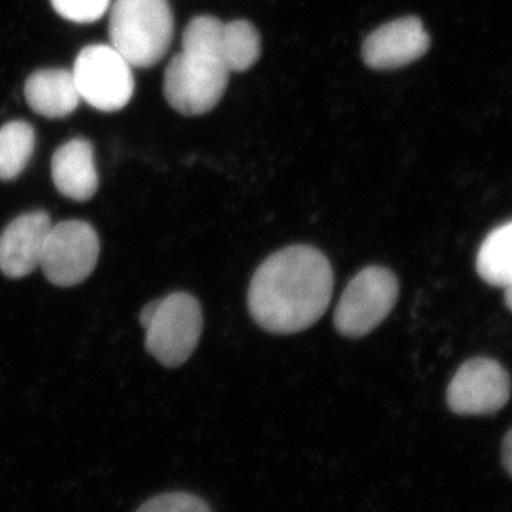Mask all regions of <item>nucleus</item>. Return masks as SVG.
I'll return each mask as SVG.
<instances>
[{
	"label": "nucleus",
	"instance_id": "ddd939ff",
	"mask_svg": "<svg viewBox=\"0 0 512 512\" xmlns=\"http://www.w3.org/2000/svg\"><path fill=\"white\" fill-rule=\"evenodd\" d=\"M477 272L487 284L507 288L512 284V221L490 232L477 255Z\"/></svg>",
	"mask_w": 512,
	"mask_h": 512
},
{
	"label": "nucleus",
	"instance_id": "6e6552de",
	"mask_svg": "<svg viewBox=\"0 0 512 512\" xmlns=\"http://www.w3.org/2000/svg\"><path fill=\"white\" fill-rule=\"evenodd\" d=\"M511 397V379L503 365L487 357L468 360L448 384L447 404L460 416L500 412Z\"/></svg>",
	"mask_w": 512,
	"mask_h": 512
},
{
	"label": "nucleus",
	"instance_id": "dca6fc26",
	"mask_svg": "<svg viewBox=\"0 0 512 512\" xmlns=\"http://www.w3.org/2000/svg\"><path fill=\"white\" fill-rule=\"evenodd\" d=\"M62 18L74 23H94L106 15L111 0H50Z\"/></svg>",
	"mask_w": 512,
	"mask_h": 512
},
{
	"label": "nucleus",
	"instance_id": "f3484780",
	"mask_svg": "<svg viewBox=\"0 0 512 512\" xmlns=\"http://www.w3.org/2000/svg\"><path fill=\"white\" fill-rule=\"evenodd\" d=\"M503 464L507 473L512 477V429L508 431L503 443Z\"/></svg>",
	"mask_w": 512,
	"mask_h": 512
},
{
	"label": "nucleus",
	"instance_id": "9d476101",
	"mask_svg": "<svg viewBox=\"0 0 512 512\" xmlns=\"http://www.w3.org/2000/svg\"><path fill=\"white\" fill-rule=\"evenodd\" d=\"M52 218L46 211L19 215L0 234V271L10 279L32 274L40 265Z\"/></svg>",
	"mask_w": 512,
	"mask_h": 512
},
{
	"label": "nucleus",
	"instance_id": "9b49d317",
	"mask_svg": "<svg viewBox=\"0 0 512 512\" xmlns=\"http://www.w3.org/2000/svg\"><path fill=\"white\" fill-rule=\"evenodd\" d=\"M52 178L64 197L79 202L92 200L99 190L92 143L73 138L57 148L52 158Z\"/></svg>",
	"mask_w": 512,
	"mask_h": 512
},
{
	"label": "nucleus",
	"instance_id": "423d86ee",
	"mask_svg": "<svg viewBox=\"0 0 512 512\" xmlns=\"http://www.w3.org/2000/svg\"><path fill=\"white\" fill-rule=\"evenodd\" d=\"M133 66L111 45H90L72 70L80 99L104 113L124 109L133 97Z\"/></svg>",
	"mask_w": 512,
	"mask_h": 512
},
{
	"label": "nucleus",
	"instance_id": "7ed1b4c3",
	"mask_svg": "<svg viewBox=\"0 0 512 512\" xmlns=\"http://www.w3.org/2000/svg\"><path fill=\"white\" fill-rule=\"evenodd\" d=\"M109 33L111 46L131 66L147 69L173 42V10L168 0H114Z\"/></svg>",
	"mask_w": 512,
	"mask_h": 512
},
{
	"label": "nucleus",
	"instance_id": "39448f33",
	"mask_svg": "<svg viewBox=\"0 0 512 512\" xmlns=\"http://www.w3.org/2000/svg\"><path fill=\"white\" fill-rule=\"evenodd\" d=\"M399 298V281L384 266H367L346 286L336 306L335 326L346 338H362L389 316Z\"/></svg>",
	"mask_w": 512,
	"mask_h": 512
},
{
	"label": "nucleus",
	"instance_id": "4468645a",
	"mask_svg": "<svg viewBox=\"0 0 512 512\" xmlns=\"http://www.w3.org/2000/svg\"><path fill=\"white\" fill-rule=\"evenodd\" d=\"M36 133L28 121L16 120L0 128V180L22 174L35 153Z\"/></svg>",
	"mask_w": 512,
	"mask_h": 512
},
{
	"label": "nucleus",
	"instance_id": "20e7f679",
	"mask_svg": "<svg viewBox=\"0 0 512 512\" xmlns=\"http://www.w3.org/2000/svg\"><path fill=\"white\" fill-rule=\"evenodd\" d=\"M140 323L146 330V349L165 367H178L190 359L200 342V302L185 292H174L144 306Z\"/></svg>",
	"mask_w": 512,
	"mask_h": 512
},
{
	"label": "nucleus",
	"instance_id": "f8f14e48",
	"mask_svg": "<svg viewBox=\"0 0 512 512\" xmlns=\"http://www.w3.org/2000/svg\"><path fill=\"white\" fill-rule=\"evenodd\" d=\"M30 109L46 119H63L79 107L80 94L73 73L66 69H42L25 83Z\"/></svg>",
	"mask_w": 512,
	"mask_h": 512
},
{
	"label": "nucleus",
	"instance_id": "f257e3e1",
	"mask_svg": "<svg viewBox=\"0 0 512 512\" xmlns=\"http://www.w3.org/2000/svg\"><path fill=\"white\" fill-rule=\"evenodd\" d=\"M333 282L329 259L318 249L308 245L281 249L256 269L248 291L249 312L268 332H302L325 315Z\"/></svg>",
	"mask_w": 512,
	"mask_h": 512
},
{
	"label": "nucleus",
	"instance_id": "f03ea898",
	"mask_svg": "<svg viewBox=\"0 0 512 512\" xmlns=\"http://www.w3.org/2000/svg\"><path fill=\"white\" fill-rule=\"evenodd\" d=\"M220 23L208 15L192 19L184 30L183 50L165 70V99L185 116L208 113L227 90L231 72L217 46Z\"/></svg>",
	"mask_w": 512,
	"mask_h": 512
},
{
	"label": "nucleus",
	"instance_id": "0eeeda50",
	"mask_svg": "<svg viewBox=\"0 0 512 512\" xmlns=\"http://www.w3.org/2000/svg\"><path fill=\"white\" fill-rule=\"evenodd\" d=\"M99 255V235L89 222L62 221L50 228L39 266L53 285L72 288L92 275Z\"/></svg>",
	"mask_w": 512,
	"mask_h": 512
},
{
	"label": "nucleus",
	"instance_id": "a211bd4d",
	"mask_svg": "<svg viewBox=\"0 0 512 512\" xmlns=\"http://www.w3.org/2000/svg\"><path fill=\"white\" fill-rule=\"evenodd\" d=\"M505 305H507L508 309L512 312V284L505 288Z\"/></svg>",
	"mask_w": 512,
	"mask_h": 512
},
{
	"label": "nucleus",
	"instance_id": "1a4fd4ad",
	"mask_svg": "<svg viewBox=\"0 0 512 512\" xmlns=\"http://www.w3.org/2000/svg\"><path fill=\"white\" fill-rule=\"evenodd\" d=\"M430 47L423 22L406 16L386 23L369 35L363 45V60L376 70L397 69L419 60Z\"/></svg>",
	"mask_w": 512,
	"mask_h": 512
},
{
	"label": "nucleus",
	"instance_id": "2eb2a0df",
	"mask_svg": "<svg viewBox=\"0 0 512 512\" xmlns=\"http://www.w3.org/2000/svg\"><path fill=\"white\" fill-rule=\"evenodd\" d=\"M137 512H212L202 498L190 493H165L146 501Z\"/></svg>",
	"mask_w": 512,
	"mask_h": 512
}]
</instances>
